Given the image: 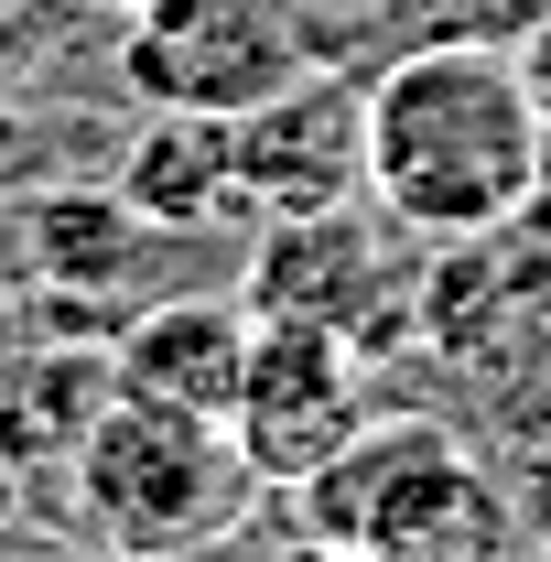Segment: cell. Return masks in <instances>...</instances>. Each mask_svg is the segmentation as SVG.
<instances>
[{"instance_id":"6da1fadb","label":"cell","mask_w":551,"mask_h":562,"mask_svg":"<svg viewBox=\"0 0 551 562\" xmlns=\"http://www.w3.org/2000/svg\"><path fill=\"white\" fill-rule=\"evenodd\" d=\"M551 140L530 109L519 44L432 33L368 76V206L401 238H476L508 227L541 184Z\"/></svg>"},{"instance_id":"7a4b0ae2","label":"cell","mask_w":551,"mask_h":562,"mask_svg":"<svg viewBox=\"0 0 551 562\" xmlns=\"http://www.w3.org/2000/svg\"><path fill=\"white\" fill-rule=\"evenodd\" d=\"M292 530L368 562H486L519 541V508L443 412H379L325 476L292 487Z\"/></svg>"},{"instance_id":"3957f363","label":"cell","mask_w":551,"mask_h":562,"mask_svg":"<svg viewBox=\"0 0 551 562\" xmlns=\"http://www.w3.org/2000/svg\"><path fill=\"white\" fill-rule=\"evenodd\" d=\"M76 519L109 541V552H195V541H227L249 530V454L216 412H173V401H131L109 390L87 443L66 465Z\"/></svg>"},{"instance_id":"277c9868","label":"cell","mask_w":551,"mask_h":562,"mask_svg":"<svg viewBox=\"0 0 551 562\" xmlns=\"http://www.w3.org/2000/svg\"><path fill=\"white\" fill-rule=\"evenodd\" d=\"M314 66H325V44H314L303 0H140L120 22V87L140 109L238 120Z\"/></svg>"},{"instance_id":"5b68a950","label":"cell","mask_w":551,"mask_h":562,"mask_svg":"<svg viewBox=\"0 0 551 562\" xmlns=\"http://www.w3.org/2000/svg\"><path fill=\"white\" fill-rule=\"evenodd\" d=\"M249 314L260 325H325L357 357L412 336V271H401V227L368 206H314V216H260L249 238Z\"/></svg>"},{"instance_id":"8992f818","label":"cell","mask_w":551,"mask_h":562,"mask_svg":"<svg viewBox=\"0 0 551 562\" xmlns=\"http://www.w3.org/2000/svg\"><path fill=\"white\" fill-rule=\"evenodd\" d=\"M368 422H379L368 357L346 347V336H325V325H260L249 379H238V412H227L260 497H292L303 476H325Z\"/></svg>"},{"instance_id":"52a82bcc","label":"cell","mask_w":551,"mask_h":562,"mask_svg":"<svg viewBox=\"0 0 551 562\" xmlns=\"http://www.w3.org/2000/svg\"><path fill=\"white\" fill-rule=\"evenodd\" d=\"M238 151V195L249 216H314V206H357L368 195V87H346L336 66L271 87L260 109L227 120Z\"/></svg>"},{"instance_id":"ba28073f","label":"cell","mask_w":551,"mask_h":562,"mask_svg":"<svg viewBox=\"0 0 551 562\" xmlns=\"http://www.w3.org/2000/svg\"><path fill=\"white\" fill-rule=\"evenodd\" d=\"M249 347H260V314L249 292H162V303H131V325L109 336V379L131 401H173V412H238V379H249Z\"/></svg>"},{"instance_id":"9c48e42d","label":"cell","mask_w":551,"mask_h":562,"mask_svg":"<svg viewBox=\"0 0 551 562\" xmlns=\"http://www.w3.org/2000/svg\"><path fill=\"white\" fill-rule=\"evenodd\" d=\"M0 227H11V260L33 292H98V303H131L140 249L162 238L120 184H22V195H0Z\"/></svg>"},{"instance_id":"30bf717a","label":"cell","mask_w":551,"mask_h":562,"mask_svg":"<svg viewBox=\"0 0 551 562\" xmlns=\"http://www.w3.org/2000/svg\"><path fill=\"white\" fill-rule=\"evenodd\" d=\"M162 238H206V227H238L249 195H238V151H227V120L206 109H140V131L120 140V173H109Z\"/></svg>"},{"instance_id":"8fae6325","label":"cell","mask_w":551,"mask_h":562,"mask_svg":"<svg viewBox=\"0 0 551 562\" xmlns=\"http://www.w3.org/2000/svg\"><path fill=\"white\" fill-rule=\"evenodd\" d=\"M497 476H508V508H519V541H551V357L508 412V465Z\"/></svg>"},{"instance_id":"7c38bea8","label":"cell","mask_w":551,"mask_h":562,"mask_svg":"<svg viewBox=\"0 0 551 562\" xmlns=\"http://www.w3.org/2000/svg\"><path fill=\"white\" fill-rule=\"evenodd\" d=\"M55 33H66V11H55V0H0V98L44 66V44H55Z\"/></svg>"},{"instance_id":"4fadbf2b","label":"cell","mask_w":551,"mask_h":562,"mask_svg":"<svg viewBox=\"0 0 551 562\" xmlns=\"http://www.w3.org/2000/svg\"><path fill=\"white\" fill-rule=\"evenodd\" d=\"M519 76H530V109H541V140H551V22L519 33Z\"/></svg>"},{"instance_id":"5bb4252c","label":"cell","mask_w":551,"mask_h":562,"mask_svg":"<svg viewBox=\"0 0 551 562\" xmlns=\"http://www.w3.org/2000/svg\"><path fill=\"white\" fill-rule=\"evenodd\" d=\"M33 184V140H22V120L0 109V195H22Z\"/></svg>"},{"instance_id":"9a60e30c","label":"cell","mask_w":551,"mask_h":562,"mask_svg":"<svg viewBox=\"0 0 551 562\" xmlns=\"http://www.w3.org/2000/svg\"><path fill=\"white\" fill-rule=\"evenodd\" d=\"M55 11H66V22H131L140 0H55Z\"/></svg>"},{"instance_id":"2e32d148","label":"cell","mask_w":551,"mask_h":562,"mask_svg":"<svg viewBox=\"0 0 551 562\" xmlns=\"http://www.w3.org/2000/svg\"><path fill=\"white\" fill-rule=\"evenodd\" d=\"M22 347V303H11V281H0V357Z\"/></svg>"}]
</instances>
